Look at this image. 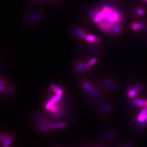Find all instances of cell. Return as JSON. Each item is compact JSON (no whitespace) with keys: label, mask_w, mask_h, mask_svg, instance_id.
Wrapping results in <instances>:
<instances>
[{"label":"cell","mask_w":147,"mask_h":147,"mask_svg":"<svg viewBox=\"0 0 147 147\" xmlns=\"http://www.w3.org/2000/svg\"><path fill=\"white\" fill-rule=\"evenodd\" d=\"M92 20L97 24L98 27L102 31L111 33L114 26L122 24L124 17L122 13L114 6L110 4H105L102 6L101 10H98L97 13Z\"/></svg>","instance_id":"obj_1"},{"label":"cell","mask_w":147,"mask_h":147,"mask_svg":"<svg viewBox=\"0 0 147 147\" xmlns=\"http://www.w3.org/2000/svg\"><path fill=\"white\" fill-rule=\"evenodd\" d=\"M147 124V107H144L136 117V125L138 128L143 127Z\"/></svg>","instance_id":"obj_2"},{"label":"cell","mask_w":147,"mask_h":147,"mask_svg":"<svg viewBox=\"0 0 147 147\" xmlns=\"http://www.w3.org/2000/svg\"><path fill=\"white\" fill-rule=\"evenodd\" d=\"M82 86L85 90H86L89 93L91 94L95 98H99L100 94L99 92L87 82H83L82 83Z\"/></svg>","instance_id":"obj_3"},{"label":"cell","mask_w":147,"mask_h":147,"mask_svg":"<svg viewBox=\"0 0 147 147\" xmlns=\"http://www.w3.org/2000/svg\"><path fill=\"white\" fill-rule=\"evenodd\" d=\"M80 37L91 43L99 44L100 42V39L98 37L93 35V34H88L84 33Z\"/></svg>","instance_id":"obj_4"},{"label":"cell","mask_w":147,"mask_h":147,"mask_svg":"<svg viewBox=\"0 0 147 147\" xmlns=\"http://www.w3.org/2000/svg\"><path fill=\"white\" fill-rule=\"evenodd\" d=\"M42 18V14L40 13L36 12L31 14L26 18V21L30 24H34L39 20H40Z\"/></svg>","instance_id":"obj_5"},{"label":"cell","mask_w":147,"mask_h":147,"mask_svg":"<svg viewBox=\"0 0 147 147\" xmlns=\"http://www.w3.org/2000/svg\"><path fill=\"white\" fill-rule=\"evenodd\" d=\"M61 96H62L61 95L58 94H56V95L52 96V97L48 101V102L45 104V109L47 110H50L53 105H55L56 102L60 101V99H61Z\"/></svg>","instance_id":"obj_6"},{"label":"cell","mask_w":147,"mask_h":147,"mask_svg":"<svg viewBox=\"0 0 147 147\" xmlns=\"http://www.w3.org/2000/svg\"><path fill=\"white\" fill-rule=\"evenodd\" d=\"M142 90V86L141 84H137L131 88L130 90L127 92V96L130 98H133L136 96L138 93H140Z\"/></svg>","instance_id":"obj_7"},{"label":"cell","mask_w":147,"mask_h":147,"mask_svg":"<svg viewBox=\"0 0 147 147\" xmlns=\"http://www.w3.org/2000/svg\"><path fill=\"white\" fill-rule=\"evenodd\" d=\"M131 104L133 106L137 107L145 106V101L140 99H132L130 101Z\"/></svg>","instance_id":"obj_8"},{"label":"cell","mask_w":147,"mask_h":147,"mask_svg":"<svg viewBox=\"0 0 147 147\" xmlns=\"http://www.w3.org/2000/svg\"><path fill=\"white\" fill-rule=\"evenodd\" d=\"M49 114L53 118L58 119H60L65 114V113H64V111H62V110H60V111L54 112H49Z\"/></svg>","instance_id":"obj_9"},{"label":"cell","mask_w":147,"mask_h":147,"mask_svg":"<svg viewBox=\"0 0 147 147\" xmlns=\"http://www.w3.org/2000/svg\"><path fill=\"white\" fill-rule=\"evenodd\" d=\"M104 82L107 87H109V88L111 89V90H118V87L117 86V85L112 82L111 80L109 79H105L104 80Z\"/></svg>","instance_id":"obj_10"},{"label":"cell","mask_w":147,"mask_h":147,"mask_svg":"<svg viewBox=\"0 0 147 147\" xmlns=\"http://www.w3.org/2000/svg\"><path fill=\"white\" fill-rule=\"evenodd\" d=\"M146 27V26L144 24H141V23H133L131 25V28L135 31L137 30H144Z\"/></svg>","instance_id":"obj_11"},{"label":"cell","mask_w":147,"mask_h":147,"mask_svg":"<svg viewBox=\"0 0 147 147\" xmlns=\"http://www.w3.org/2000/svg\"><path fill=\"white\" fill-rule=\"evenodd\" d=\"M64 102V101H63V100H61V101L56 104L55 105H53L51 108V109H50V110H48L49 112H56V111L61 110V107H62V106H63Z\"/></svg>","instance_id":"obj_12"},{"label":"cell","mask_w":147,"mask_h":147,"mask_svg":"<svg viewBox=\"0 0 147 147\" xmlns=\"http://www.w3.org/2000/svg\"><path fill=\"white\" fill-rule=\"evenodd\" d=\"M51 89L56 94L62 95L63 93V91L62 89L60 88L59 86H58L57 85L55 84H52L51 85Z\"/></svg>","instance_id":"obj_13"},{"label":"cell","mask_w":147,"mask_h":147,"mask_svg":"<svg viewBox=\"0 0 147 147\" xmlns=\"http://www.w3.org/2000/svg\"><path fill=\"white\" fill-rule=\"evenodd\" d=\"M96 62V59L95 58L91 59L90 61L88 62V63L84 65V71H87L91 68L92 66H93L95 63Z\"/></svg>","instance_id":"obj_14"},{"label":"cell","mask_w":147,"mask_h":147,"mask_svg":"<svg viewBox=\"0 0 147 147\" xmlns=\"http://www.w3.org/2000/svg\"><path fill=\"white\" fill-rule=\"evenodd\" d=\"M65 126V124L64 123H58V124H50L48 125L49 129H61L64 127Z\"/></svg>","instance_id":"obj_15"},{"label":"cell","mask_w":147,"mask_h":147,"mask_svg":"<svg viewBox=\"0 0 147 147\" xmlns=\"http://www.w3.org/2000/svg\"><path fill=\"white\" fill-rule=\"evenodd\" d=\"M35 119L36 121L39 122L40 123L46 125H49L50 124V122L48 121V120L45 119L43 117H42L41 116L39 115H36L35 116Z\"/></svg>","instance_id":"obj_16"},{"label":"cell","mask_w":147,"mask_h":147,"mask_svg":"<svg viewBox=\"0 0 147 147\" xmlns=\"http://www.w3.org/2000/svg\"><path fill=\"white\" fill-rule=\"evenodd\" d=\"M115 132L114 131V130L111 129L107 131L106 135V136L108 140L111 141V140H113V138H114V136H115Z\"/></svg>","instance_id":"obj_17"},{"label":"cell","mask_w":147,"mask_h":147,"mask_svg":"<svg viewBox=\"0 0 147 147\" xmlns=\"http://www.w3.org/2000/svg\"><path fill=\"white\" fill-rule=\"evenodd\" d=\"M102 110L106 113H109L111 111V109L109 104L106 103H104L101 105Z\"/></svg>","instance_id":"obj_18"},{"label":"cell","mask_w":147,"mask_h":147,"mask_svg":"<svg viewBox=\"0 0 147 147\" xmlns=\"http://www.w3.org/2000/svg\"><path fill=\"white\" fill-rule=\"evenodd\" d=\"M75 68L78 72H82L84 71V65L82 63H78L76 64Z\"/></svg>","instance_id":"obj_19"},{"label":"cell","mask_w":147,"mask_h":147,"mask_svg":"<svg viewBox=\"0 0 147 147\" xmlns=\"http://www.w3.org/2000/svg\"><path fill=\"white\" fill-rule=\"evenodd\" d=\"M13 136L11 135H9L6 139L5 142L3 143V145L2 147H9V145L11 143V142L12 141Z\"/></svg>","instance_id":"obj_20"},{"label":"cell","mask_w":147,"mask_h":147,"mask_svg":"<svg viewBox=\"0 0 147 147\" xmlns=\"http://www.w3.org/2000/svg\"><path fill=\"white\" fill-rule=\"evenodd\" d=\"M121 31H122L121 27L120 26V25H117L114 26V27L112 28V33H113L115 34H118L121 32Z\"/></svg>","instance_id":"obj_21"},{"label":"cell","mask_w":147,"mask_h":147,"mask_svg":"<svg viewBox=\"0 0 147 147\" xmlns=\"http://www.w3.org/2000/svg\"><path fill=\"white\" fill-rule=\"evenodd\" d=\"M75 33L77 34V36H81L82 34L84 33V32H83V31L82 29H81L80 28H76L75 29Z\"/></svg>","instance_id":"obj_22"},{"label":"cell","mask_w":147,"mask_h":147,"mask_svg":"<svg viewBox=\"0 0 147 147\" xmlns=\"http://www.w3.org/2000/svg\"><path fill=\"white\" fill-rule=\"evenodd\" d=\"M39 130L41 131H46L48 130V128L46 127L45 125L43 124H42L39 125Z\"/></svg>","instance_id":"obj_23"},{"label":"cell","mask_w":147,"mask_h":147,"mask_svg":"<svg viewBox=\"0 0 147 147\" xmlns=\"http://www.w3.org/2000/svg\"><path fill=\"white\" fill-rule=\"evenodd\" d=\"M136 12L138 15H141V16L144 14V11L141 8H137L136 9Z\"/></svg>","instance_id":"obj_24"},{"label":"cell","mask_w":147,"mask_h":147,"mask_svg":"<svg viewBox=\"0 0 147 147\" xmlns=\"http://www.w3.org/2000/svg\"><path fill=\"white\" fill-rule=\"evenodd\" d=\"M13 92V88H11V87L8 88L7 89V90H6V92L8 94H11V93H12Z\"/></svg>","instance_id":"obj_25"},{"label":"cell","mask_w":147,"mask_h":147,"mask_svg":"<svg viewBox=\"0 0 147 147\" xmlns=\"http://www.w3.org/2000/svg\"><path fill=\"white\" fill-rule=\"evenodd\" d=\"M0 138H1V141L2 143H4L5 142V141L6 140V139L7 138L6 137V136H5V135H2L1 136V137H0Z\"/></svg>","instance_id":"obj_26"},{"label":"cell","mask_w":147,"mask_h":147,"mask_svg":"<svg viewBox=\"0 0 147 147\" xmlns=\"http://www.w3.org/2000/svg\"><path fill=\"white\" fill-rule=\"evenodd\" d=\"M124 147H132V145H131L130 144H126L125 145H124Z\"/></svg>","instance_id":"obj_27"},{"label":"cell","mask_w":147,"mask_h":147,"mask_svg":"<svg viewBox=\"0 0 147 147\" xmlns=\"http://www.w3.org/2000/svg\"><path fill=\"white\" fill-rule=\"evenodd\" d=\"M145 106L147 107V100L145 101Z\"/></svg>","instance_id":"obj_28"},{"label":"cell","mask_w":147,"mask_h":147,"mask_svg":"<svg viewBox=\"0 0 147 147\" xmlns=\"http://www.w3.org/2000/svg\"><path fill=\"white\" fill-rule=\"evenodd\" d=\"M95 147H100V146H95Z\"/></svg>","instance_id":"obj_29"},{"label":"cell","mask_w":147,"mask_h":147,"mask_svg":"<svg viewBox=\"0 0 147 147\" xmlns=\"http://www.w3.org/2000/svg\"><path fill=\"white\" fill-rule=\"evenodd\" d=\"M144 1H146V2H147V0H144Z\"/></svg>","instance_id":"obj_30"},{"label":"cell","mask_w":147,"mask_h":147,"mask_svg":"<svg viewBox=\"0 0 147 147\" xmlns=\"http://www.w3.org/2000/svg\"><path fill=\"white\" fill-rule=\"evenodd\" d=\"M38 1H41V0H38Z\"/></svg>","instance_id":"obj_31"}]
</instances>
